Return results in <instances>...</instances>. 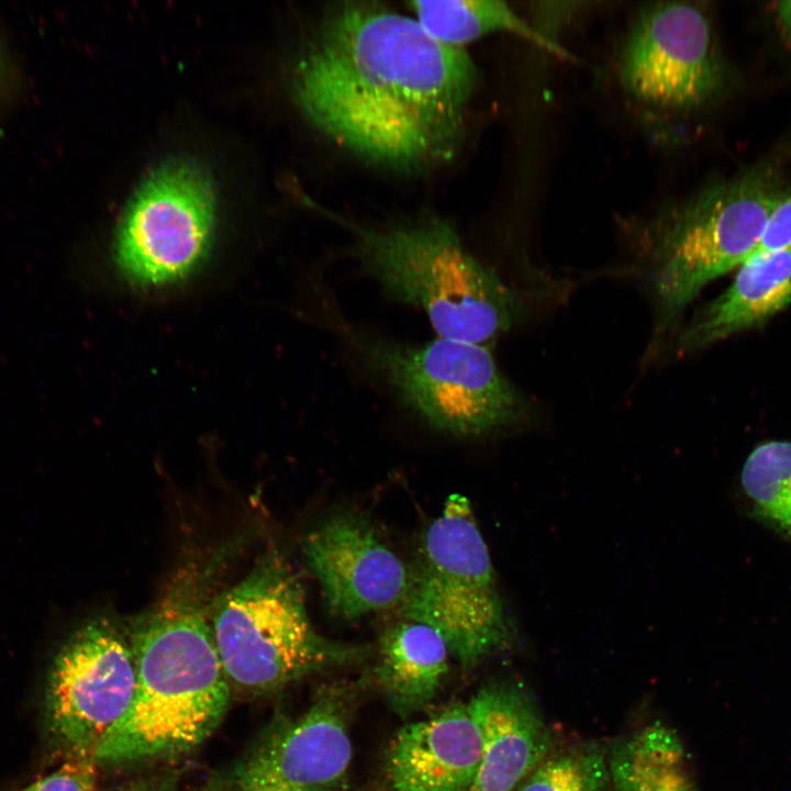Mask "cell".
Instances as JSON below:
<instances>
[{"instance_id":"6da1fadb","label":"cell","mask_w":791,"mask_h":791,"mask_svg":"<svg viewBox=\"0 0 791 791\" xmlns=\"http://www.w3.org/2000/svg\"><path fill=\"white\" fill-rule=\"evenodd\" d=\"M476 83L465 48L369 1L327 9L293 76L298 104L319 131L368 161L403 171L457 154Z\"/></svg>"},{"instance_id":"7a4b0ae2","label":"cell","mask_w":791,"mask_h":791,"mask_svg":"<svg viewBox=\"0 0 791 791\" xmlns=\"http://www.w3.org/2000/svg\"><path fill=\"white\" fill-rule=\"evenodd\" d=\"M224 552L180 566L158 599L131 621L136 682L130 706L93 751L124 765L192 750L219 726L230 686L211 626Z\"/></svg>"},{"instance_id":"3957f363","label":"cell","mask_w":791,"mask_h":791,"mask_svg":"<svg viewBox=\"0 0 791 791\" xmlns=\"http://www.w3.org/2000/svg\"><path fill=\"white\" fill-rule=\"evenodd\" d=\"M347 227L361 271L388 298L420 309L437 336L487 346L527 316L521 294L477 259L446 221Z\"/></svg>"},{"instance_id":"277c9868","label":"cell","mask_w":791,"mask_h":791,"mask_svg":"<svg viewBox=\"0 0 791 791\" xmlns=\"http://www.w3.org/2000/svg\"><path fill=\"white\" fill-rule=\"evenodd\" d=\"M324 316L360 367L434 431L478 438L516 426L531 413L486 345L441 336L409 343L359 327L333 309Z\"/></svg>"},{"instance_id":"5b68a950","label":"cell","mask_w":791,"mask_h":791,"mask_svg":"<svg viewBox=\"0 0 791 791\" xmlns=\"http://www.w3.org/2000/svg\"><path fill=\"white\" fill-rule=\"evenodd\" d=\"M787 191L771 170L709 187L650 221L642 241L644 282L655 312L653 346L673 334L686 308L757 247Z\"/></svg>"},{"instance_id":"8992f818","label":"cell","mask_w":791,"mask_h":791,"mask_svg":"<svg viewBox=\"0 0 791 791\" xmlns=\"http://www.w3.org/2000/svg\"><path fill=\"white\" fill-rule=\"evenodd\" d=\"M210 616L229 683L253 693L272 692L324 669L357 662L368 650L315 631L303 587L275 549L214 597Z\"/></svg>"},{"instance_id":"52a82bcc","label":"cell","mask_w":791,"mask_h":791,"mask_svg":"<svg viewBox=\"0 0 791 791\" xmlns=\"http://www.w3.org/2000/svg\"><path fill=\"white\" fill-rule=\"evenodd\" d=\"M401 606L406 620L435 628L465 670L509 643L489 552L466 497L450 494L428 525Z\"/></svg>"},{"instance_id":"ba28073f","label":"cell","mask_w":791,"mask_h":791,"mask_svg":"<svg viewBox=\"0 0 791 791\" xmlns=\"http://www.w3.org/2000/svg\"><path fill=\"white\" fill-rule=\"evenodd\" d=\"M214 222V190L208 174L189 160L168 161L142 183L127 205L116 234V265L138 287L180 281L207 256Z\"/></svg>"},{"instance_id":"9c48e42d","label":"cell","mask_w":791,"mask_h":791,"mask_svg":"<svg viewBox=\"0 0 791 791\" xmlns=\"http://www.w3.org/2000/svg\"><path fill=\"white\" fill-rule=\"evenodd\" d=\"M136 682L130 639L110 619L87 621L54 658L46 692L52 732L77 755H93L127 711Z\"/></svg>"},{"instance_id":"30bf717a","label":"cell","mask_w":791,"mask_h":791,"mask_svg":"<svg viewBox=\"0 0 791 791\" xmlns=\"http://www.w3.org/2000/svg\"><path fill=\"white\" fill-rule=\"evenodd\" d=\"M354 692L323 688L296 718L275 724L212 782L211 791H339L352 759Z\"/></svg>"},{"instance_id":"8fae6325","label":"cell","mask_w":791,"mask_h":791,"mask_svg":"<svg viewBox=\"0 0 791 791\" xmlns=\"http://www.w3.org/2000/svg\"><path fill=\"white\" fill-rule=\"evenodd\" d=\"M627 93L651 107L687 111L721 86V65L708 18L688 2L644 8L625 38L619 62Z\"/></svg>"},{"instance_id":"7c38bea8","label":"cell","mask_w":791,"mask_h":791,"mask_svg":"<svg viewBox=\"0 0 791 791\" xmlns=\"http://www.w3.org/2000/svg\"><path fill=\"white\" fill-rule=\"evenodd\" d=\"M307 562L337 617L357 620L402 604L411 569L354 514L334 515L311 530L303 542Z\"/></svg>"},{"instance_id":"4fadbf2b","label":"cell","mask_w":791,"mask_h":791,"mask_svg":"<svg viewBox=\"0 0 791 791\" xmlns=\"http://www.w3.org/2000/svg\"><path fill=\"white\" fill-rule=\"evenodd\" d=\"M483 751V728L474 701L457 702L401 727L386 757L396 791H468Z\"/></svg>"},{"instance_id":"5bb4252c","label":"cell","mask_w":791,"mask_h":791,"mask_svg":"<svg viewBox=\"0 0 791 791\" xmlns=\"http://www.w3.org/2000/svg\"><path fill=\"white\" fill-rule=\"evenodd\" d=\"M471 700L483 728V751L468 791H513L553 751L552 732L519 683H490Z\"/></svg>"},{"instance_id":"9a60e30c","label":"cell","mask_w":791,"mask_h":791,"mask_svg":"<svg viewBox=\"0 0 791 791\" xmlns=\"http://www.w3.org/2000/svg\"><path fill=\"white\" fill-rule=\"evenodd\" d=\"M791 303V247L742 264L728 289L710 302L670 343L686 355L762 324Z\"/></svg>"},{"instance_id":"2e32d148","label":"cell","mask_w":791,"mask_h":791,"mask_svg":"<svg viewBox=\"0 0 791 791\" xmlns=\"http://www.w3.org/2000/svg\"><path fill=\"white\" fill-rule=\"evenodd\" d=\"M449 649L432 626L410 621L389 627L379 643L377 682L402 716L427 706L448 671Z\"/></svg>"},{"instance_id":"e0dca14e","label":"cell","mask_w":791,"mask_h":791,"mask_svg":"<svg viewBox=\"0 0 791 791\" xmlns=\"http://www.w3.org/2000/svg\"><path fill=\"white\" fill-rule=\"evenodd\" d=\"M608 765L613 791H700L680 737L661 722L617 742Z\"/></svg>"},{"instance_id":"ac0fdd59","label":"cell","mask_w":791,"mask_h":791,"mask_svg":"<svg viewBox=\"0 0 791 791\" xmlns=\"http://www.w3.org/2000/svg\"><path fill=\"white\" fill-rule=\"evenodd\" d=\"M408 5L425 32L447 46L465 48L466 44L486 35L510 32L554 54L569 56L564 48L526 23L503 1H410Z\"/></svg>"},{"instance_id":"d6986e66","label":"cell","mask_w":791,"mask_h":791,"mask_svg":"<svg viewBox=\"0 0 791 791\" xmlns=\"http://www.w3.org/2000/svg\"><path fill=\"white\" fill-rule=\"evenodd\" d=\"M740 486L753 517L791 542V442L770 441L753 449Z\"/></svg>"},{"instance_id":"ffe728a7","label":"cell","mask_w":791,"mask_h":791,"mask_svg":"<svg viewBox=\"0 0 791 791\" xmlns=\"http://www.w3.org/2000/svg\"><path fill=\"white\" fill-rule=\"evenodd\" d=\"M517 791H612L608 750L598 743H582L552 751Z\"/></svg>"},{"instance_id":"44dd1931","label":"cell","mask_w":791,"mask_h":791,"mask_svg":"<svg viewBox=\"0 0 791 791\" xmlns=\"http://www.w3.org/2000/svg\"><path fill=\"white\" fill-rule=\"evenodd\" d=\"M96 784L93 755H77L22 791H96Z\"/></svg>"},{"instance_id":"7402d4cb","label":"cell","mask_w":791,"mask_h":791,"mask_svg":"<svg viewBox=\"0 0 791 791\" xmlns=\"http://www.w3.org/2000/svg\"><path fill=\"white\" fill-rule=\"evenodd\" d=\"M789 247H791V191L786 193L770 213L760 242L749 257Z\"/></svg>"},{"instance_id":"603a6c76","label":"cell","mask_w":791,"mask_h":791,"mask_svg":"<svg viewBox=\"0 0 791 791\" xmlns=\"http://www.w3.org/2000/svg\"><path fill=\"white\" fill-rule=\"evenodd\" d=\"M115 791H174L167 782L138 781L129 783Z\"/></svg>"},{"instance_id":"cb8c5ba5","label":"cell","mask_w":791,"mask_h":791,"mask_svg":"<svg viewBox=\"0 0 791 791\" xmlns=\"http://www.w3.org/2000/svg\"><path fill=\"white\" fill-rule=\"evenodd\" d=\"M12 67L11 59L5 47L0 44V97L8 88L11 78Z\"/></svg>"},{"instance_id":"d4e9b609","label":"cell","mask_w":791,"mask_h":791,"mask_svg":"<svg viewBox=\"0 0 791 791\" xmlns=\"http://www.w3.org/2000/svg\"><path fill=\"white\" fill-rule=\"evenodd\" d=\"M778 18L786 35L791 40V1L778 4Z\"/></svg>"}]
</instances>
